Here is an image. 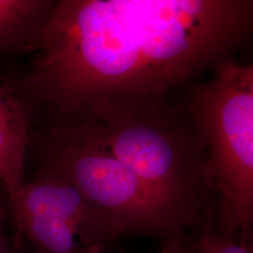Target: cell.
<instances>
[{"instance_id": "cell-7", "label": "cell", "mask_w": 253, "mask_h": 253, "mask_svg": "<svg viewBox=\"0 0 253 253\" xmlns=\"http://www.w3.org/2000/svg\"><path fill=\"white\" fill-rule=\"evenodd\" d=\"M54 3L46 0H0V52L37 49Z\"/></svg>"}, {"instance_id": "cell-10", "label": "cell", "mask_w": 253, "mask_h": 253, "mask_svg": "<svg viewBox=\"0 0 253 253\" xmlns=\"http://www.w3.org/2000/svg\"><path fill=\"white\" fill-rule=\"evenodd\" d=\"M160 253H183L180 239H173L168 241L167 245L163 249Z\"/></svg>"}, {"instance_id": "cell-8", "label": "cell", "mask_w": 253, "mask_h": 253, "mask_svg": "<svg viewBox=\"0 0 253 253\" xmlns=\"http://www.w3.org/2000/svg\"><path fill=\"white\" fill-rule=\"evenodd\" d=\"M197 253H252L245 244H236L232 238L204 228L196 247Z\"/></svg>"}, {"instance_id": "cell-2", "label": "cell", "mask_w": 253, "mask_h": 253, "mask_svg": "<svg viewBox=\"0 0 253 253\" xmlns=\"http://www.w3.org/2000/svg\"><path fill=\"white\" fill-rule=\"evenodd\" d=\"M73 119L149 188L202 217L211 188L207 151L184 100L100 105Z\"/></svg>"}, {"instance_id": "cell-11", "label": "cell", "mask_w": 253, "mask_h": 253, "mask_svg": "<svg viewBox=\"0 0 253 253\" xmlns=\"http://www.w3.org/2000/svg\"><path fill=\"white\" fill-rule=\"evenodd\" d=\"M10 253H25V252H23V253H22V252H17V251H15V250H12V251H11V252H10Z\"/></svg>"}, {"instance_id": "cell-1", "label": "cell", "mask_w": 253, "mask_h": 253, "mask_svg": "<svg viewBox=\"0 0 253 253\" xmlns=\"http://www.w3.org/2000/svg\"><path fill=\"white\" fill-rule=\"evenodd\" d=\"M253 27L252 0H60L25 85L53 121L173 100Z\"/></svg>"}, {"instance_id": "cell-5", "label": "cell", "mask_w": 253, "mask_h": 253, "mask_svg": "<svg viewBox=\"0 0 253 253\" xmlns=\"http://www.w3.org/2000/svg\"><path fill=\"white\" fill-rule=\"evenodd\" d=\"M19 235L38 253H101L122 237L73 185L43 170L10 203Z\"/></svg>"}, {"instance_id": "cell-6", "label": "cell", "mask_w": 253, "mask_h": 253, "mask_svg": "<svg viewBox=\"0 0 253 253\" xmlns=\"http://www.w3.org/2000/svg\"><path fill=\"white\" fill-rule=\"evenodd\" d=\"M28 115L18 91L0 78V184L11 203L25 182Z\"/></svg>"}, {"instance_id": "cell-4", "label": "cell", "mask_w": 253, "mask_h": 253, "mask_svg": "<svg viewBox=\"0 0 253 253\" xmlns=\"http://www.w3.org/2000/svg\"><path fill=\"white\" fill-rule=\"evenodd\" d=\"M211 72L183 100L206 146L223 235L246 239L253 222V66L228 57Z\"/></svg>"}, {"instance_id": "cell-9", "label": "cell", "mask_w": 253, "mask_h": 253, "mask_svg": "<svg viewBox=\"0 0 253 253\" xmlns=\"http://www.w3.org/2000/svg\"><path fill=\"white\" fill-rule=\"evenodd\" d=\"M5 211L0 205V253H10L12 251L8 241V236L5 231Z\"/></svg>"}, {"instance_id": "cell-3", "label": "cell", "mask_w": 253, "mask_h": 253, "mask_svg": "<svg viewBox=\"0 0 253 253\" xmlns=\"http://www.w3.org/2000/svg\"><path fill=\"white\" fill-rule=\"evenodd\" d=\"M43 170L68 181L123 236L180 239L202 217L149 188L117 160L79 119L53 121L39 140Z\"/></svg>"}]
</instances>
